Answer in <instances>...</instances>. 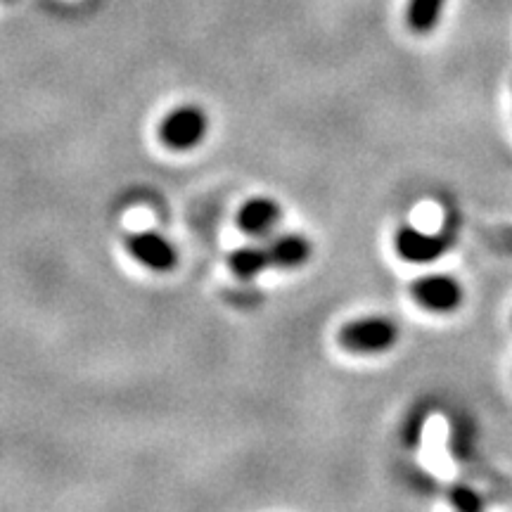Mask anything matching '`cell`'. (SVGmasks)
<instances>
[{
  "mask_svg": "<svg viewBox=\"0 0 512 512\" xmlns=\"http://www.w3.org/2000/svg\"><path fill=\"white\" fill-rule=\"evenodd\" d=\"M228 268L233 271L235 278L254 280L256 275H261L271 268V261H268L264 245H247V247L235 249V252H230Z\"/></svg>",
  "mask_w": 512,
  "mask_h": 512,
  "instance_id": "9c48e42d",
  "label": "cell"
},
{
  "mask_svg": "<svg viewBox=\"0 0 512 512\" xmlns=\"http://www.w3.org/2000/svg\"><path fill=\"white\" fill-rule=\"evenodd\" d=\"M451 503L456 505L460 510H479L484 505L482 498H479L472 489H465V486H456L451 491Z\"/></svg>",
  "mask_w": 512,
  "mask_h": 512,
  "instance_id": "30bf717a",
  "label": "cell"
},
{
  "mask_svg": "<svg viewBox=\"0 0 512 512\" xmlns=\"http://www.w3.org/2000/svg\"><path fill=\"white\" fill-rule=\"evenodd\" d=\"M209 133V117L200 105H178L157 128L159 143L171 152H190L204 143Z\"/></svg>",
  "mask_w": 512,
  "mask_h": 512,
  "instance_id": "7a4b0ae2",
  "label": "cell"
},
{
  "mask_svg": "<svg viewBox=\"0 0 512 512\" xmlns=\"http://www.w3.org/2000/svg\"><path fill=\"white\" fill-rule=\"evenodd\" d=\"M451 247L446 235H434L415 226H401L394 235V249L408 264H432L441 259Z\"/></svg>",
  "mask_w": 512,
  "mask_h": 512,
  "instance_id": "5b68a950",
  "label": "cell"
},
{
  "mask_svg": "<svg viewBox=\"0 0 512 512\" xmlns=\"http://www.w3.org/2000/svg\"><path fill=\"white\" fill-rule=\"evenodd\" d=\"M240 233L254 240H268L283 221V207L271 197H252L238 211Z\"/></svg>",
  "mask_w": 512,
  "mask_h": 512,
  "instance_id": "8992f818",
  "label": "cell"
},
{
  "mask_svg": "<svg viewBox=\"0 0 512 512\" xmlns=\"http://www.w3.org/2000/svg\"><path fill=\"white\" fill-rule=\"evenodd\" d=\"M268 261H271V268H278V271H297L309 264L313 256V245L306 235L299 233H283V235H271L264 242Z\"/></svg>",
  "mask_w": 512,
  "mask_h": 512,
  "instance_id": "52a82bcc",
  "label": "cell"
},
{
  "mask_svg": "<svg viewBox=\"0 0 512 512\" xmlns=\"http://www.w3.org/2000/svg\"><path fill=\"white\" fill-rule=\"evenodd\" d=\"M126 249L147 271L169 273L178 266V252L174 242L166 240L162 233H155V230H140V233L128 235Z\"/></svg>",
  "mask_w": 512,
  "mask_h": 512,
  "instance_id": "277c9868",
  "label": "cell"
},
{
  "mask_svg": "<svg viewBox=\"0 0 512 512\" xmlns=\"http://www.w3.org/2000/svg\"><path fill=\"white\" fill-rule=\"evenodd\" d=\"M446 0H408L406 5V27L415 36H427L439 27L444 15Z\"/></svg>",
  "mask_w": 512,
  "mask_h": 512,
  "instance_id": "ba28073f",
  "label": "cell"
},
{
  "mask_svg": "<svg viewBox=\"0 0 512 512\" xmlns=\"http://www.w3.org/2000/svg\"><path fill=\"white\" fill-rule=\"evenodd\" d=\"M411 297L420 309L446 316V313L458 311L460 306H463L465 290L463 285H460V280L453 278V275L430 273L413 280Z\"/></svg>",
  "mask_w": 512,
  "mask_h": 512,
  "instance_id": "3957f363",
  "label": "cell"
},
{
  "mask_svg": "<svg viewBox=\"0 0 512 512\" xmlns=\"http://www.w3.org/2000/svg\"><path fill=\"white\" fill-rule=\"evenodd\" d=\"M0 3H5V5H12V3H17V0H0Z\"/></svg>",
  "mask_w": 512,
  "mask_h": 512,
  "instance_id": "8fae6325",
  "label": "cell"
},
{
  "mask_svg": "<svg viewBox=\"0 0 512 512\" xmlns=\"http://www.w3.org/2000/svg\"><path fill=\"white\" fill-rule=\"evenodd\" d=\"M399 325L389 316H363L349 320L337 332V344L356 356L387 354L399 342Z\"/></svg>",
  "mask_w": 512,
  "mask_h": 512,
  "instance_id": "6da1fadb",
  "label": "cell"
}]
</instances>
